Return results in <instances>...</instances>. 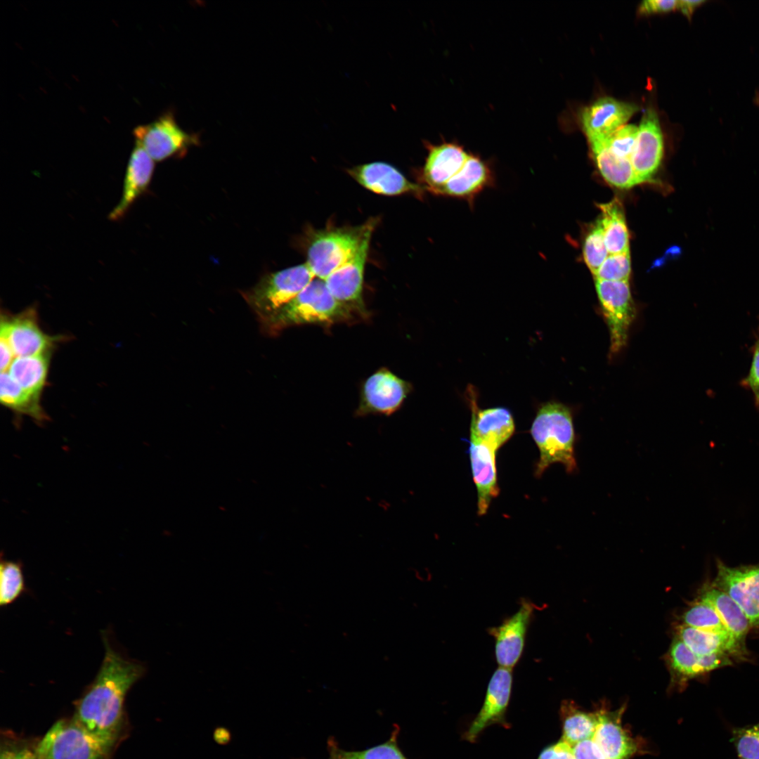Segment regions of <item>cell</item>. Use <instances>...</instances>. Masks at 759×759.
<instances>
[{
  "instance_id": "1",
  "label": "cell",
  "mask_w": 759,
  "mask_h": 759,
  "mask_svg": "<svg viewBox=\"0 0 759 759\" xmlns=\"http://www.w3.org/2000/svg\"><path fill=\"white\" fill-rule=\"evenodd\" d=\"M100 668L78 701L73 718L96 736L117 743L124 724V706L131 687L146 672L144 663L125 657L113 647L107 632Z\"/></svg>"
},
{
  "instance_id": "2",
  "label": "cell",
  "mask_w": 759,
  "mask_h": 759,
  "mask_svg": "<svg viewBox=\"0 0 759 759\" xmlns=\"http://www.w3.org/2000/svg\"><path fill=\"white\" fill-rule=\"evenodd\" d=\"M530 433L540 453L535 474L540 476L554 463L562 464L567 473L578 469L576 458L573 415L566 406L549 401L540 406Z\"/></svg>"
},
{
  "instance_id": "3",
  "label": "cell",
  "mask_w": 759,
  "mask_h": 759,
  "mask_svg": "<svg viewBox=\"0 0 759 759\" xmlns=\"http://www.w3.org/2000/svg\"><path fill=\"white\" fill-rule=\"evenodd\" d=\"M350 309L330 294L323 280L315 278L294 298L259 320L263 332L275 335L293 325L332 323L346 319L351 315Z\"/></svg>"
},
{
  "instance_id": "4",
  "label": "cell",
  "mask_w": 759,
  "mask_h": 759,
  "mask_svg": "<svg viewBox=\"0 0 759 759\" xmlns=\"http://www.w3.org/2000/svg\"><path fill=\"white\" fill-rule=\"evenodd\" d=\"M115 744L93 734L72 717L56 722L35 751L40 759H110Z\"/></svg>"
},
{
  "instance_id": "5",
  "label": "cell",
  "mask_w": 759,
  "mask_h": 759,
  "mask_svg": "<svg viewBox=\"0 0 759 759\" xmlns=\"http://www.w3.org/2000/svg\"><path fill=\"white\" fill-rule=\"evenodd\" d=\"M375 219L355 228H341L315 233L307 248L306 264L316 278L325 280L356 252Z\"/></svg>"
},
{
  "instance_id": "6",
  "label": "cell",
  "mask_w": 759,
  "mask_h": 759,
  "mask_svg": "<svg viewBox=\"0 0 759 759\" xmlns=\"http://www.w3.org/2000/svg\"><path fill=\"white\" fill-rule=\"evenodd\" d=\"M315 278L304 263L264 275L242 294L261 320L294 298Z\"/></svg>"
},
{
  "instance_id": "7",
  "label": "cell",
  "mask_w": 759,
  "mask_h": 759,
  "mask_svg": "<svg viewBox=\"0 0 759 759\" xmlns=\"http://www.w3.org/2000/svg\"><path fill=\"white\" fill-rule=\"evenodd\" d=\"M135 143L139 144L155 162L181 156L193 145L199 144V135L189 133L178 124L172 110L162 112L153 122L133 130Z\"/></svg>"
},
{
  "instance_id": "8",
  "label": "cell",
  "mask_w": 759,
  "mask_h": 759,
  "mask_svg": "<svg viewBox=\"0 0 759 759\" xmlns=\"http://www.w3.org/2000/svg\"><path fill=\"white\" fill-rule=\"evenodd\" d=\"M601 310L610 335V350L616 353L627 343L636 310L628 281L595 280Z\"/></svg>"
},
{
  "instance_id": "9",
  "label": "cell",
  "mask_w": 759,
  "mask_h": 759,
  "mask_svg": "<svg viewBox=\"0 0 759 759\" xmlns=\"http://www.w3.org/2000/svg\"><path fill=\"white\" fill-rule=\"evenodd\" d=\"M712 585L727 593L741 608L751 626L759 625V563L729 566L716 559Z\"/></svg>"
},
{
  "instance_id": "10",
  "label": "cell",
  "mask_w": 759,
  "mask_h": 759,
  "mask_svg": "<svg viewBox=\"0 0 759 759\" xmlns=\"http://www.w3.org/2000/svg\"><path fill=\"white\" fill-rule=\"evenodd\" d=\"M411 390L409 382L390 370L382 368L363 384L356 415H389L400 408Z\"/></svg>"
},
{
  "instance_id": "11",
  "label": "cell",
  "mask_w": 759,
  "mask_h": 759,
  "mask_svg": "<svg viewBox=\"0 0 759 759\" xmlns=\"http://www.w3.org/2000/svg\"><path fill=\"white\" fill-rule=\"evenodd\" d=\"M376 220L366 231L355 254L324 281L330 294L350 309L364 311L362 299L364 268Z\"/></svg>"
},
{
  "instance_id": "12",
  "label": "cell",
  "mask_w": 759,
  "mask_h": 759,
  "mask_svg": "<svg viewBox=\"0 0 759 759\" xmlns=\"http://www.w3.org/2000/svg\"><path fill=\"white\" fill-rule=\"evenodd\" d=\"M534 610L533 603L522 599L517 612L488 629L495 640V656L500 667L512 669L520 660Z\"/></svg>"
},
{
  "instance_id": "13",
  "label": "cell",
  "mask_w": 759,
  "mask_h": 759,
  "mask_svg": "<svg viewBox=\"0 0 759 759\" xmlns=\"http://www.w3.org/2000/svg\"><path fill=\"white\" fill-rule=\"evenodd\" d=\"M424 145L427 155L420 174L422 186L436 195L462 169L470 153L457 141H426Z\"/></svg>"
},
{
  "instance_id": "14",
  "label": "cell",
  "mask_w": 759,
  "mask_h": 759,
  "mask_svg": "<svg viewBox=\"0 0 759 759\" xmlns=\"http://www.w3.org/2000/svg\"><path fill=\"white\" fill-rule=\"evenodd\" d=\"M663 155V134L656 112L648 109L642 116L631 156V164L640 183L652 180Z\"/></svg>"
},
{
  "instance_id": "15",
  "label": "cell",
  "mask_w": 759,
  "mask_h": 759,
  "mask_svg": "<svg viewBox=\"0 0 759 759\" xmlns=\"http://www.w3.org/2000/svg\"><path fill=\"white\" fill-rule=\"evenodd\" d=\"M0 332V337L7 341L16 357L48 352L58 339L41 330L33 309L1 320Z\"/></svg>"
},
{
  "instance_id": "16",
  "label": "cell",
  "mask_w": 759,
  "mask_h": 759,
  "mask_svg": "<svg viewBox=\"0 0 759 759\" xmlns=\"http://www.w3.org/2000/svg\"><path fill=\"white\" fill-rule=\"evenodd\" d=\"M466 395L472 412L470 440L483 441L498 450L514 433L511 412L504 407L481 409L472 387L467 388Z\"/></svg>"
},
{
  "instance_id": "17",
  "label": "cell",
  "mask_w": 759,
  "mask_h": 759,
  "mask_svg": "<svg viewBox=\"0 0 759 759\" xmlns=\"http://www.w3.org/2000/svg\"><path fill=\"white\" fill-rule=\"evenodd\" d=\"M639 110L637 105L604 96L584 108L581 123L588 141L607 138L624 126Z\"/></svg>"
},
{
  "instance_id": "18",
  "label": "cell",
  "mask_w": 759,
  "mask_h": 759,
  "mask_svg": "<svg viewBox=\"0 0 759 759\" xmlns=\"http://www.w3.org/2000/svg\"><path fill=\"white\" fill-rule=\"evenodd\" d=\"M512 680V669L499 666L495 670L488 682L483 706L464 736L466 740L474 742L488 726L505 724Z\"/></svg>"
},
{
  "instance_id": "19",
  "label": "cell",
  "mask_w": 759,
  "mask_h": 759,
  "mask_svg": "<svg viewBox=\"0 0 759 759\" xmlns=\"http://www.w3.org/2000/svg\"><path fill=\"white\" fill-rule=\"evenodd\" d=\"M495 185V173L489 161L470 153L462 169L436 195L463 200L472 207L476 197Z\"/></svg>"
},
{
  "instance_id": "20",
  "label": "cell",
  "mask_w": 759,
  "mask_h": 759,
  "mask_svg": "<svg viewBox=\"0 0 759 759\" xmlns=\"http://www.w3.org/2000/svg\"><path fill=\"white\" fill-rule=\"evenodd\" d=\"M348 172L360 185L377 194L391 196L413 193L422 197L425 191L421 185L410 181L394 167L385 162L358 165Z\"/></svg>"
},
{
  "instance_id": "21",
  "label": "cell",
  "mask_w": 759,
  "mask_h": 759,
  "mask_svg": "<svg viewBox=\"0 0 759 759\" xmlns=\"http://www.w3.org/2000/svg\"><path fill=\"white\" fill-rule=\"evenodd\" d=\"M154 168L155 161L139 144L135 143L126 169L122 194L108 215L110 220L117 221L124 218L136 200L146 191Z\"/></svg>"
},
{
  "instance_id": "22",
  "label": "cell",
  "mask_w": 759,
  "mask_h": 759,
  "mask_svg": "<svg viewBox=\"0 0 759 759\" xmlns=\"http://www.w3.org/2000/svg\"><path fill=\"white\" fill-rule=\"evenodd\" d=\"M496 450L483 441L470 440L469 458L478 495V514L488 511L491 500L499 493L496 468Z\"/></svg>"
},
{
  "instance_id": "23",
  "label": "cell",
  "mask_w": 759,
  "mask_h": 759,
  "mask_svg": "<svg viewBox=\"0 0 759 759\" xmlns=\"http://www.w3.org/2000/svg\"><path fill=\"white\" fill-rule=\"evenodd\" d=\"M623 708L597 712V725L592 738L605 759H629L637 751L635 740L621 725Z\"/></svg>"
},
{
  "instance_id": "24",
  "label": "cell",
  "mask_w": 759,
  "mask_h": 759,
  "mask_svg": "<svg viewBox=\"0 0 759 759\" xmlns=\"http://www.w3.org/2000/svg\"><path fill=\"white\" fill-rule=\"evenodd\" d=\"M668 663L673 674L679 681L686 682L713 670L730 666L732 661L727 655H698L675 637L668 651Z\"/></svg>"
},
{
  "instance_id": "25",
  "label": "cell",
  "mask_w": 759,
  "mask_h": 759,
  "mask_svg": "<svg viewBox=\"0 0 759 759\" xmlns=\"http://www.w3.org/2000/svg\"><path fill=\"white\" fill-rule=\"evenodd\" d=\"M676 637L700 656L722 654L743 659L747 655L746 645L731 634H717L682 624L676 630Z\"/></svg>"
},
{
  "instance_id": "26",
  "label": "cell",
  "mask_w": 759,
  "mask_h": 759,
  "mask_svg": "<svg viewBox=\"0 0 759 759\" xmlns=\"http://www.w3.org/2000/svg\"><path fill=\"white\" fill-rule=\"evenodd\" d=\"M698 599L711 604L736 640L745 645V640L751 625L739 605L725 592L712 585H704Z\"/></svg>"
},
{
  "instance_id": "27",
  "label": "cell",
  "mask_w": 759,
  "mask_h": 759,
  "mask_svg": "<svg viewBox=\"0 0 759 759\" xmlns=\"http://www.w3.org/2000/svg\"><path fill=\"white\" fill-rule=\"evenodd\" d=\"M588 141L597 168L609 184L621 189L639 184L630 160L616 156L609 150L604 139Z\"/></svg>"
},
{
  "instance_id": "28",
  "label": "cell",
  "mask_w": 759,
  "mask_h": 759,
  "mask_svg": "<svg viewBox=\"0 0 759 759\" xmlns=\"http://www.w3.org/2000/svg\"><path fill=\"white\" fill-rule=\"evenodd\" d=\"M51 352L16 357L9 369V375L32 395L40 398L44 388L49 367Z\"/></svg>"
},
{
  "instance_id": "29",
  "label": "cell",
  "mask_w": 759,
  "mask_h": 759,
  "mask_svg": "<svg viewBox=\"0 0 759 759\" xmlns=\"http://www.w3.org/2000/svg\"><path fill=\"white\" fill-rule=\"evenodd\" d=\"M0 401L18 415H27L39 424L48 420L41 406L40 398L22 388L8 372H1Z\"/></svg>"
},
{
  "instance_id": "30",
  "label": "cell",
  "mask_w": 759,
  "mask_h": 759,
  "mask_svg": "<svg viewBox=\"0 0 759 759\" xmlns=\"http://www.w3.org/2000/svg\"><path fill=\"white\" fill-rule=\"evenodd\" d=\"M599 218L609 254L629 252V233L621 203L616 199L599 205Z\"/></svg>"
},
{
  "instance_id": "31",
  "label": "cell",
  "mask_w": 759,
  "mask_h": 759,
  "mask_svg": "<svg viewBox=\"0 0 759 759\" xmlns=\"http://www.w3.org/2000/svg\"><path fill=\"white\" fill-rule=\"evenodd\" d=\"M563 727L562 740L571 746L592 739L597 725V713L583 711L573 702H564L561 708Z\"/></svg>"
},
{
  "instance_id": "32",
  "label": "cell",
  "mask_w": 759,
  "mask_h": 759,
  "mask_svg": "<svg viewBox=\"0 0 759 759\" xmlns=\"http://www.w3.org/2000/svg\"><path fill=\"white\" fill-rule=\"evenodd\" d=\"M398 733L399 727L395 726L384 743L362 751L344 750L330 737L327 744L329 759H408L398 745Z\"/></svg>"
},
{
  "instance_id": "33",
  "label": "cell",
  "mask_w": 759,
  "mask_h": 759,
  "mask_svg": "<svg viewBox=\"0 0 759 759\" xmlns=\"http://www.w3.org/2000/svg\"><path fill=\"white\" fill-rule=\"evenodd\" d=\"M683 624L701 630L717 633L731 634L717 611L708 603L698 599L682 616Z\"/></svg>"
},
{
  "instance_id": "34",
  "label": "cell",
  "mask_w": 759,
  "mask_h": 759,
  "mask_svg": "<svg viewBox=\"0 0 759 759\" xmlns=\"http://www.w3.org/2000/svg\"><path fill=\"white\" fill-rule=\"evenodd\" d=\"M26 591L20 562L3 560L0 565V605L8 606Z\"/></svg>"
},
{
  "instance_id": "35",
  "label": "cell",
  "mask_w": 759,
  "mask_h": 759,
  "mask_svg": "<svg viewBox=\"0 0 759 759\" xmlns=\"http://www.w3.org/2000/svg\"><path fill=\"white\" fill-rule=\"evenodd\" d=\"M608 255L602 226L598 219L585 237L583 245L584 261L594 275Z\"/></svg>"
},
{
  "instance_id": "36",
  "label": "cell",
  "mask_w": 759,
  "mask_h": 759,
  "mask_svg": "<svg viewBox=\"0 0 759 759\" xmlns=\"http://www.w3.org/2000/svg\"><path fill=\"white\" fill-rule=\"evenodd\" d=\"M731 742L740 759H759V722L733 728Z\"/></svg>"
},
{
  "instance_id": "37",
  "label": "cell",
  "mask_w": 759,
  "mask_h": 759,
  "mask_svg": "<svg viewBox=\"0 0 759 759\" xmlns=\"http://www.w3.org/2000/svg\"><path fill=\"white\" fill-rule=\"evenodd\" d=\"M630 271V252L609 254L595 275V280L628 281Z\"/></svg>"
},
{
  "instance_id": "38",
  "label": "cell",
  "mask_w": 759,
  "mask_h": 759,
  "mask_svg": "<svg viewBox=\"0 0 759 759\" xmlns=\"http://www.w3.org/2000/svg\"><path fill=\"white\" fill-rule=\"evenodd\" d=\"M637 132L638 126L625 124L604 141L609 150L616 156L630 160Z\"/></svg>"
},
{
  "instance_id": "39",
  "label": "cell",
  "mask_w": 759,
  "mask_h": 759,
  "mask_svg": "<svg viewBox=\"0 0 759 759\" xmlns=\"http://www.w3.org/2000/svg\"><path fill=\"white\" fill-rule=\"evenodd\" d=\"M538 759H575L572 746L562 739L545 748Z\"/></svg>"
},
{
  "instance_id": "40",
  "label": "cell",
  "mask_w": 759,
  "mask_h": 759,
  "mask_svg": "<svg viewBox=\"0 0 759 759\" xmlns=\"http://www.w3.org/2000/svg\"><path fill=\"white\" fill-rule=\"evenodd\" d=\"M572 750L575 759H605L592 739L575 744Z\"/></svg>"
},
{
  "instance_id": "41",
  "label": "cell",
  "mask_w": 759,
  "mask_h": 759,
  "mask_svg": "<svg viewBox=\"0 0 759 759\" xmlns=\"http://www.w3.org/2000/svg\"><path fill=\"white\" fill-rule=\"evenodd\" d=\"M674 10H677V1L675 0H647L642 1L639 7V11L644 14L666 13Z\"/></svg>"
},
{
  "instance_id": "42",
  "label": "cell",
  "mask_w": 759,
  "mask_h": 759,
  "mask_svg": "<svg viewBox=\"0 0 759 759\" xmlns=\"http://www.w3.org/2000/svg\"><path fill=\"white\" fill-rule=\"evenodd\" d=\"M747 383L755 396L756 403L759 405V341L755 346Z\"/></svg>"
},
{
  "instance_id": "43",
  "label": "cell",
  "mask_w": 759,
  "mask_h": 759,
  "mask_svg": "<svg viewBox=\"0 0 759 759\" xmlns=\"http://www.w3.org/2000/svg\"><path fill=\"white\" fill-rule=\"evenodd\" d=\"M0 759H40L35 749L10 748L1 751Z\"/></svg>"
},
{
  "instance_id": "44",
  "label": "cell",
  "mask_w": 759,
  "mask_h": 759,
  "mask_svg": "<svg viewBox=\"0 0 759 759\" xmlns=\"http://www.w3.org/2000/svg\"><path fill=\"white\" fill-rule=\"evenodd\" d=\"M0 351H1V372H7L14 359V353L6 339L0 337Z\"/></svg>"
},
{
  "instance_id": "45",
  "label": "cell",
  "mask_w": 759,
  "mask_h": 759,
  "mask_svg": "<svg viewBox=\"0 0 759 759\" xmlns=\"http://www.w3.org/2000/svg\"><path fill=\"white\" fill-rule=\"evenodd\" d=\"M706 1L704 0H680L677 1V10L687 18H691L694 11L701 6Z\"/></svg>"
},
{
  "instance_id": "46",
  "label": "cell",
  "mask_w": 759,
  "mask_h": 759,
  "mask_svg": "<svg viewBox=\"0 0 759 759\" xmlns=\"http://www.w3.org/2000/svg\"><path fill=\"white\" fill-rule=\"evenodd\" d=\"M214 740L220 745H226L231 740L230 731L223 727L216 728L213 734Z\"/></svg>"
},
{
  "instance_id": "47",
  "label": "cell",
  "mask_w": 759,
  "mask_h": 759,
  "mask_svg": "<svg viewBox=\"0 0 759 759\" xmlns=\"http://www.w3.org/2000/svg\"><path fill=\"white\" fill-rule=\"evenodd\" d=\"M755 101L759 104V94L757 96Z\"/></svg>"
}]
</instances>
